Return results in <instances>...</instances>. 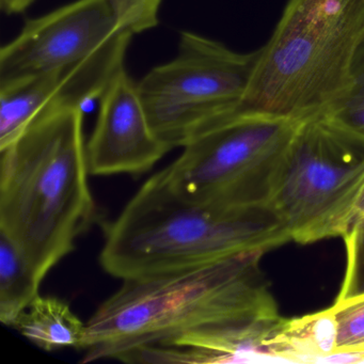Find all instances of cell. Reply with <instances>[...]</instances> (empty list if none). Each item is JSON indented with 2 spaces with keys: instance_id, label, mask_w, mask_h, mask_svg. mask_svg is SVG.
Returning <instances> with one entry per match:
<instances>
[{
  "instance_id": "3",
  "label": "cell",
  "mask_w": 364,
  "mask_h": 364,
  "mask_svg": "<svg viewBox=\"0 0 364 364\" xmlns=\"http://www.w3.org/2000/svg\"><path fill=\"white\" fill-rule=\"evenodd\" d=\"M102 267L116 278L156 276L291 242L270 210H232L176 193L165 170L106 225Z\"/></svg>"
},
{
  "instance_id": "1",
  "label": "cell",
  "mask_w": 364,
  "mask_h": 364,
  "mask_svg": "<svg viewBox=\"0 0 364 364\" xmlns=\"http://www.w3.org/2000/svg\"><path fill=\"white\" fill-rule=\"evenodd\" d=\"M264 252L156 276L123 280L87 321L82 363H132L146 349L193 332L208 336L231 362L262 355L285 318L261 269Z\"/></svg>"
},
{
  "instance_id": "12",
  "label": "cell",
  "mask_w": 364,
  "mask_h": 364,
  "mask_svg": "<svg viewBox=\"0 0 364 364\" xmlns=\"http://www.w3.org/2000/svg\"><path fill=\"white\" fill-rule=\"evenodd\" d=\"M14 328L46 351L82 349L87 336V323L68 302L52 296H38L18 316Z\"/></svg>"
},
{
  "instance_id": "14",
  "label": "cell",
  "mask_w": 364,
  "mask_h": 364,
  "mask_svg": "<svg viewBox=\"0 0 364 364\" xmlns=\"http://www.w3.org/2000/svg\"><path fill=\"white\" fill-rule=\"evenodd\" d=\"M330 110L341 129L364 140V31L351 57L346 86L323 112Z\"/></svg>"
},
{
  "instance_id": "13",
  "label": "cell",
  "mask_w": 364,
  "mask_h": 364,
  "mask_svg": "<svg viewBox=\"0 0 364 364\" xmlns=\"http://www.w3.org/2000/svg\"><path fill=\"white\" fill-rule=\"evenodd\" d=\"M42 281L16 245L0 233V321L8 327L40 295Z\"/></svg>"
},
{
  "instance_id": "16",
  "label": "cell",
  "mask_w": 364,
  "mask_h": 364,
  "mask_svg": "<svg viewBox=\"0 0 364 364\" xmlns=\"http://www.w3.org/2000/svg\"><path fill=\"white\" fill-rule=\"evenodd\" d=\"M346 247V269L336 300L364 294V228H353L343 236Z\"/></svg>"
},
{
  "instance_id": "10",
  "label": "cell",
  "mask_w": 364,
  "mask_h": 364,
  "mask_svg": "<svg viewBox=\"0 0 364 364\" xmlns=\"http://www.w3.org/2000/svg\"><path fill=\"white\" fill-rule=\"evenodd\" d=\"M171 150L153 131L137 82L123 68L100 97L97 123L87 142L90 174L144 173Z\"/></svg>"
},
{
  "instance_id": "18",
  "label": "cell",
  "mask_w": 364,
  "mask_h": 364,
  "mask_svg": "<svg viewBox=\"0 0 364 364\" xmlns=\"http://www.w3.org/2000/svg\"><path fill=\"white\" fill-rule=\"evenodd\" d=\"M36 0H0V9L7 16L26 11Z\"/></svg>"
},
{
  "instance_id": "7",
  "label": "cell",
  "mask_w": 364,
  "mask_h": 364,
  "mask_svg": "<svg viewBox=\"0 0 364 364\" xmlns=\"http://www.w3.org/2000/svg\"><path fill=\"white\" fill-rule=\"evenodd\" d=\"M257 57L182 31L176 56L137 82L157 137L171 149L183 148L242 112Z\"/></svg>"
},
{
  "instance_id": "9",
  "label": "cell",
  "mask_w": 364,
  "mask_h": 364,
  "mask_svg": "<svg viewBox=\"0 0 364 364\" xmlns=\"http://www.w3.org/2000/svg\"><path fill=\"white\" fill-rule=\"evenodd\" d=\"M134 35L127 33L92 56L0 91V150L38 121L100 99L124 68Z\"/></svg>"
},
{
  "instance_id": "2",
  "label": "cell",
  "mask_w": 364,
  "mask_h": 364,
  "mask_svg": "<svg viewBox=\"0 0 364 364\" xmlns=\"http://www.w3.org/2000/svg\"><path fill=\"white\" fill-rule=\"evenodd\" d=\"M82 107L50 114L0 150V233L43 282L92 225Z\"/></svg>"
},
{
  "instance_id": "11",
  "label": "cell",
  "mask_w": 364,
  "mask_h": 364,
  "mask_svg": "<svg viewBox=\"0 0 364 364\" xmlns=\"http://www.w3.org/2000/svg\"><path fill=\"white\" fill-rule=\"evenodd\" d=\"M336 321L331 309L285 319L262 347V355L281 361L323 362L336 353Z\"/></svg>"
},
{
  "instance_id": "6",
  "label": "cell",
  "mask_w": 364,
  "mask_h": 364,
  "mask_svg": "<svg viewBox=\"0 0 364 364\" xmlns=\"http://www.w3.org/2000/svg\"><path fill=\"white\" fill-rule=\"evenodd\" d=\"M363 184V142L317 114L300 123L268 208L291 242L343 238Z\"/></svg>"
},
{
  "instance_id": "15",
  "label": "cell",
  "mask_w": 364,
  "mask_h": 364,
  "mask_svg": "<svg viewBox=\"0 0 364 364\" xmlns=\"http://www.w3.org/2000/svg\"><path fill=\"white\" fill-rule=\"evenodd\" d=\"M336 321V353L355 355L364 362V294L336 300L331 306Z\"/></svg>"
},
{
  "instance_id": "17",
  "label": "cell",
  "mask_w": 364,
  "mask_h": 364,
  "mask_svg": "<svg viewBox=\"0 0 364 364\" xmlns=\"http://www.w3.org/2000/svg\"><path fill=\"white\" fill-rule=\"evenodd\" d=\"M127 28L136 35L159 24L161 0H110Z\"/></svg>"
},
{
  "instance_id": "19",
  "label": "cell",
  "mask_w": 364,
  "mask_h": 364,
  "mask_svg": "<svg viewBox=\"0 0 364 364\" xmlns=\"http://www.w3.org/2000/svg\"><path fill=\"white\" fill-rule=\"evenodd\" d=\"M353 228H364V184L360 191L359 197H358L357 203H355L349 230Z\"/></svg>"
},
{
  "instance_id": "5",
  "label": "cell",
  "mask_w": 364,
  "mask_h": 364,
  "mask_svg": "<svg viewBox=\"0 0 364 364\" xmlns=\"http://www.w3.org/2000/svg\"><path fill=\"white\" fill-rule=\"evenodd\" d=\"M302 120L242 110L183 146L165 168L178 195L232 210H269L270 199Z\"/></svg>"
},
{
  "instance_id": "8",
  "label": "cell",
  "mask_w": 364,
  "mask_h": 364,
  "mask_svg": "<svg viewBox=\"0 0 364 364\" xmlns=\"http://www.w3.org/2000/svg\"><path fill=\"white\" fill-rule=\"evenodd\" d=\"M127 33L110 0H75L28 20L0 50V91L85 60Z\"/></svg>"
},
{
  "instance_id": "4",
  "label": "cell",
  "mask_w": 364,
  "mask_h": 364,
  "mask_svg": "<svg viewBox=\"0 0 364 364\" xmlns=\"http://www.w3.org/2000/svg\"><path fill=\"white\" fill-rule=\"evenodd\" d=\"M364 31V0H289L257 50L242 110L304 119L323 114L346 86Z\"/></svg>"
}]
</instances>
